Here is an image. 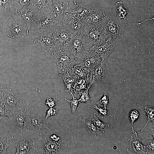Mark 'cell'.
Returning a JSON list of instances; mask_svg holds the SVG:
<instances>
[{"label":"cell","mask_w":154,"mask_h":154,"mask_svg":"<svg viewBox=\"0 0 154 154\" xmlns=\"http://www.w3.org/2000/svg\"><path fill=\"white\" fill-rule=\"evenodd\" d=\"M38 154H68L73 149L55 141L45 135H38L35 138L32 148Z\"/></svg>","instance_id":"1"},{"label":"cell","mask_w":154,"mask_h":154,"mask_svg":"<svg viewBox=\"0 0 154 154\" xmlns=\"http://www.w3.org/2000/svg\"><path fill=\"white\" fill-rule=\"evenodd\" d=\"M3 98L9 111L26 112L28 110V102L14 89L5 88Z\"/></svg>","instance_id":"2"},{"label":"cell","mask_w":154,"mask_h":154,"mask_svg":"<svg viewBox=\"0 0 154 154\" xmlns=\"http://www.w3.org/2000/svg\"><path fill=\"white\" fill-rule=\"evenodd\" d=\"M52 55L55 58L59 75L67 73L77 64L74 56L68 48L56 49Z\"/></svg>","instance_id":"3"},{"label":"cell","mask_w":154,"mask_h":154,"mask_svg":"<svg viewBox=\"0 0 154 154\" xmlns=\"http://www.w3.org/2000/svg\"><path fill=\"white\" fill-rule=\"evenodd\" d=\"M82 36L90 48L104 41L108 37L102 25L98 24L85 25Z\"/></svg>","instance_id":"4"},{"label":"cell","mask_w":154,"mask_h":154,"mask_svg":"<svg viewBox=\"0 0 154 154\" xmlns=\"http://www.w3.org/2000/svg\"><path fill=\"white\" fill-rule=\"evenodd\" d=\"M53 33L48 31H39L31 41L32 44L39 48L44 54L52 55L56 50Z\"/></svg>","instance_id":"5"},{"label":"cell","mask_w":154,"mask_h":154,"mask_svg":"<svg viewBox=\"0 0 154 154\" xmlns=\"http://www.w3.org/2000/svg\"><path fill=\"white\" fill-rule=\"evenodd\" d=\"M5 29L7 36L13 38L24 37L28 34L29 30L21 16L16 13L9 19Z\"/></svg>","instance_id":"6"},{"label":"cell","mask_w":154,"mask_h":154,"mask_svg":"<svg viewBox=\"0 0 154 154\" xmlns=\"http://www.w3.org/2000/svg\"><path fill=\"white\" fill-rule=\"evenodd\" d=\"M27 115V121L26 131L39 135L53 125L40 114L36 115L28 110Z\"/></svg>","instance_id":"7"},{"label":"cell","mask_w":154,"mask_h":154,"mask_svg":"<svg viewBox=\"0 0 154 154\" xmlns=\"http://www.w3.org/2000/svg\"><path fill=\"white\" fill-rule=\"evenodd\" d=\"M102 25L108 37L121 39L124 26L120 19L111 15H106L102 21Z\"/></svg>","instance_id":"8"},{"label":"cell","mask_w":154,"mask_h":154,"mask_svg":"<svg viewBox=\"0 0 154 154\" xmlns=\"http://www.w3.org/2000/svg\"><path fill=\"white\" fill-rule=\"evenodd\" d=\"M68 48L74 56L78 64L83 61L87 51L90 47L84 37L78 35L73 38Z\"/></svg>","instance_id":"9"},{"label":"cell","mask_w":154,"mask_h":154,"mask_svg":"<svg viewBox=\"0 0 154 154\" xmlns=\"http://www.w3.org/2000/svg\"><path fill=\"white\" fill-rule=\"evenodd\" d=\"M61 23L73 36L82 35L85 25L82 21L75 17L70 11L63 15Z\"/></svg>","instance_id":"10"},{"label":"cell","mask_w":154,"mask_h":154,"mask_svg":"<svg viewBox=\"0 0 154 154\" xmlns=\"http://www.w3.org/2000/svg\"><path fill=\"white\" fill-rule=\"evenodd\" d=\"M119 40L108 37L104 41L89 49L92 50L102 60L106 62L111 53L117 47Z\"/></svg>","instance_id":"11"},{"label":"cell","mask_w":154,"mask_h":154,"mask_svg":"<svg viewBox=\"0 0 154 154\" xmlns=\"http://www.w3.org/2000/svg\"><path fill=\"white\" fill-rule=\"evenodd\" d=\"M74 37L63 26L58 29L53 33V42L56 49L68 48Z\"/></svg>","instance_id":"12"},{"label":"cell","mask_w":154,"mask_h":154,"mask_svg":"<svg viewBox=\"0 0 154 154\" xmlns=\"http://www.w3.org/2000/svg\"><path fill=\"white\" fill-rule=\"evenodd\" d=\"M31 5L36 11L39 19L54 16L52 0H31Z\"/></svg>","instance_id":"13"},{"label":"cell","mask_w":154,"mask_h":154,"mask_svg":"<svg viewBox=\"0 0 154 154\" xmlns=\"http://www.w3.org/2000/svg\"><path fill=\"white\" fill-rule=\"evenodd\" d=\"M34 26L39 31H48L54 33L63 25L54 16H50L39 19Z\"/></svg>","instance_id":"14"},{"label":"cell","mask_w":154,"mask_h":154,"mask_svg":"<svg viewBox=\"0 0 154 154\" xmlns=\"http://www.w3.org/2000/svg\"><path fill=\"white\" fill-rule=\"evenodd\" d=\"M106 62L104 60H102L100 64L89 71L88 80L90 87L94 83L104 79L106 73Z\"/></svg>","instance_id":"15"},{"label":"cell","mask_w":154,"mask_h":154,"mask_svg":"<svg viewBox=\"0 0 154 154\" xmlns=\"http://www.w3.org/2000/svg\"><path fill=\"white\" fill-rule=\"evenodd\" d=\"M15 13L18 14L21 16L29 29L31 26L35 25L39 19L36 11L31 5L15 11Z\"/></svg>","instance_id":"16"},{"label":"cell","mask_w":154,"mask_h":154,"mask_svg":"<svg viewBox=\"0 0 154 154\" xmlns=\"http://www.w3.org/2000/svg\"><path fill=\"white\" fill-rule=\"evenodd\" d=\"M34 143L35 138L31 137L15 139L13 145L17 149L15 154H27L29 150L32 148Z\"/></svg>","instance_id":"17"},{"label":"cell","mask_w":154,"mask_h":154,"mask_svg":"<svg viewBox=\"0 0 154 154\" xmlns=\"http://www.w3.org/2000/svg\"><path fill=\"white\" fill-rule=\"evenodd\" d=\"M52 1L53 11L54 17L61 23L63 15L70 12L71 10L67 2L62 0H52Z\"/></svg>","instance_id":"18"},{"label":"cell","mask_w":154,"mask_h":154,"mask_svg":"<svg viewBox=\"0 0 154 154\" xmlns=\"http://www.w3.org/2000/svg\"><path fill=\"white\" fill-rule=\"evenodd\" d=\"M102 60L92 50L89 49L83 61L78 64L90 71L100 64Z\"/></svg>","instance_id":"19"},{"label":"cell","mask_w":154,"mask_h":154,"mask_svg":"<svg viewBox=\"0 0 154 154\" xmlns=\"http://www.w3.org/2000/svg\"><path fill=\"white\" fill-rule=\"evenodd\" d=\"M129 149L134 153L146 154L148 151L146 150L145 146L143 145L140 137L138 136L135 132L133 133L129 140Z\"/></svg>","instance_id":"20"},{"label":"cell","mask_w":154,"mask_h":154,"mask_svg":"<svg viewBox=\"0 0 154 154\" xmlns=\"http://www.w3.org/2000/svg\"><path fill=\"white\" fill-rule=\"evenodd\" d=\"M27 111L11 112L12 114L13 121L15 125L21 131H26L27 129Z\"/></svg>","instance_id":"21"},{"label":"cell","mask_w":154,"mask_h":154,"mask_svg":"<svg viewBox=\"0 0 154 154\" xmlns=\"http://www.w3.org/2000/svg\"><path fill=\"white\" fill-rule=\"evenodd\" d=\"M106 16L104 12L93 9L82 21L85 25L98 24L102 25V21Z\"/></svg>","instance_id":"22"},{"label":"cell","mask_w":154,"mask_h":154,"mask_svg":"<svg viewBox=\"0 0 154 154\" xmlns=\"http://www.w3.org/2000/svg\"><path fill=\"white\" fill-rule=\"evenodd\" d=\"M76 80L80 78H88L89 75V70L79 64L75 65L67 72Z\"/></svg>","instance_id":"23"},{"label":"cell","mask_w":154,"mask_h":154,"mask_svg":"<svg viewBox=\"0 0 154 154\" xmlns=\"http://www.w3.org/2000/svg\"><path fill=\"white\" fill-rule=\"evenodd\" d=\"M93 9L90 7L81 3L77 8L71 10L70 12L75 17L82 21Z\"/></svg>","instance_id":"24"},{"label":"cell","mask_w":154,"mask_h":154,"mask_svg":"<svg viewBox=\"0 0 154 154\" xmlns=\"http://www.w3.org/2000/svg\"><path fill=\"white\" fill-rule=\"evenodd\" d=\"M14 140L13 137L9 134L0 136V154H7V148L13 145Z\"/></svg>","instance_id":"25"},{"label":"cell","mask_w":154,"mask_h":154,"mask_svg":"<svg viewBox=\"0 0 154 154\" xmlns=\"http://www.w3.org/2000/svg\"><path fill=\"white\" fill-rule=\"evenodd\" d=\"M60 75L64 81L65 91L68 94L71 95L73 93V87L76 79L68 73Z\"/></svg>","instance_id":"26"},{"label":"cell","mask_w":154,"mask_h":154,"mask_svg":"<svg viewBox=\"0 0 154 154\" xmlns=\"http://www.w3.org/2000/svg\"><path fill=\"white\" fill-rule=\"evenodd\" d=\"M79 119L85 127L90 135L95 137L100 133V131L88 119H85L81 116L79 117Z\"/></svg>","instance_id":"27"},{"label":"cell","mask_w":154,"mask_h":154,"mask_svg":"<svg viewBox=\"0 0 154 154\" xmlns=\"http://www.w3.org/2000/svg\"><path fill=\"white\" fill-rule=\"evenodd\" d=\"M88 78L76 80L73 87V93L79 94L85 90L89 89Z\"/></svg>","instance_id":"28"},{"label":"cell","mask_w":154,"mask_h":154,"mask_svg":"<svg viewBox=\"0 0 154 154\" xmlns=\"http://www.w3.org/2000/svg\"><path fill=\"white\" fill-rule=\"evenodd\" d=\"M116 6L117 12V18L119 19H123L125 25L127 26L126 20H128V19L127 18L126 15L129 13L127 8L123 5L122 2L121 1H118L116 3Z\"/></svg>","instance_id":"29"},{"label":"cell","mask_w":154,"mask_h":154,"mask_svg":"<svg viewBox=\"0 0 154 154\" xmlns=\"http://www.w3.org/2000/svg\"><path fill=\"white\" fill-rule=\"evenodd\" d=\"M91 121L100 131H103L108 127L110 125L100 120L96 115V113L92 114L88 119Z\"/></svg>","instance_id":"30"},{"label":"cell","mask_w":154,"mask_h":154,"mask_svg":"<svg viewBox=\"0 0 154 154\" xmlns=\"http://www.w3.org/2000/svg\"><path fill=\"white\" fill-rule=\"evenodd\" d=\"M15 12L29 6L31 0H13Z\"/></svg>","instance_id":"31"},{"label":"cell","mask_w":154,"mask_h":154,"mask_svg":"<svg viewBox=\"0 0 154 154\" xmlns=\"http://www.w3.org/2000/svg\"><path fill=\"white\" fill-rule=\"evenodd\" d=\"M145 111L146 113V118L147 119V122L143 128L138 133L142 131L145 128L148 123L152 122L154 123V108L152 106H146L145 108Z\"/></svg>","instance_id":"32"},{"label":"cell","mask_w":154,"mask_h":154,"mask_svg":"<svg viewBox=\"0 0 154 154\" xmlns=\"http://www.w3.org/2000/svg\"><path fill=\"white\" fill-rule=\"evenodd\" d=\"M9 112L5 106L3 100L0 101V122L9 117Z\"/></svg>","instance_id":"33"},{"label":"cell","mask_w":154,"mask_h":154,"mask_svg":"<svg viewBox=\"0 0 154 154\" xmlns=\"http://www.w3.org/2000/svg\"><path fill=\"white\" fill-rule=\"evenodd\" d=\"M89 89H86L79 94L80 96V98L78 99L79 104L81 103L89 104L91 101L92 98L88 93Z\"/></svg>","instance_id":"34"},{"label":"cell","mask_w":154,"mask_h":154,"mask_svg":"<svg viewBox=\"0 0 154 154\" xmlns=\"http://www.w3.org/2000/svg\"><path fill=\"white\" fill-rule=\"evenodd\" d=\"M139 114L137 111L136 110H131L129 113L128 117L131 124L132 131L133 133L135 132L133 128V124L138 118Z\"/></svg>","instance_id":"35"},{"label":"cell","mask_w":154,"mask_h":154,"mask_svg":"<svg viewBox=\"0 0 154 154\" xmlns=\"http://www.w3.org/2000/svg\"><path fill=\"white\" fill-rule=\"evenodd\" d=\"M71 95L72 97V100H69L66 98H65V99L70 105L72 113L74 114L76 112V108L79 103L78 100L74 96L73 93Z\"/></svg>","instance_id":"36"},{"label":"cell","mask_w":154,"mask_h":154,"mask_svg":"<svg viewBox=\"0 0 154 154\" xmlns=\"http://www.w3.org/2000/svg\"><path fill=\"white\" fill-rule=\"evenodd\" d=\"M108 95L106 91L104 92V94L100 100L97 103V105L99 106L101 104L104 106V108L106 109V107L109 104Z\"/></svg>","instance_id":"37"},{"label":"cell","mask_w":154,"mask_h":154,"mask_svg":"<svg viewBox=\"0 0 154 154\" xmlns=\"http://www.w3.org/2000/svg\"><path fill=\"white\" fill-rule=\"evenodd\" d=\"M12 0H0V6H3L5 9L4 11L7 10H13L15 9L14 7L11 3Z\"/></svg>","instance_id":"38"},{"label":"cell","mask_w":154,"mask_h":154,"mask_svg":"<svg viewBox=\"0 0 154 154\" xmlns=\"http://www.w3.org/2000/svg\"><path fill=\"white\" fill-rule=\"evenodd\" d=\"M58 103L59 102L55 98L46 97V101L44 102V105L46 107L52 108L58 104Z\"/></svg>","instance_id":"39"},{"label":"cell","mask_w":154,"mask_h":154,"mask_svg":"<svg viewBox=\"0 0 154 154\" xmlns=\"http://www.w3.org/2000/svg\"><path fill=\"white\" fill-rule=\"evenodd\" d=\"M92 107L95 109L99 113L98 116L102 115L104 116H107L109 114V111L107 109H104V108L100 107L96 104L93 105Z\"/></svg>","instance_id":"40"},{"label":"cell","mask_w":154,"mask_h":154,"mask_svg":"<svg viewBox=\"0 0 154 154\" xmlns=\"http://www.w3.org/2000/svg\"><path fill=\"white\" fill-rule=\"evenodd\" d=\"M58 111V110L54 108H50L46 112L45 118L47 119L48 117L50 116L56 115Z\"/></svg>","instance_id":"41"},{"label":"cell","mask_w":154,"mask_h":154,"mask_svg":"<svg viewBox=\"0 0 154 154\" xmlns=\"http://www.w3.org/2000/svg\"><path fill=\"white\" fill-rule=\"evenodd\" d=\"M154 139L153 140H149L147 142V145L145 146L146 148L149 149V152L152 153L154 152Z\"/></svg>","instance_id":"42"},{"label":"cell","mask_w":154,"mask_h":154,"mask_svg":"<svg viewBox=\"0 0 154 154\" xmlns=\"http://www.w3.org/2000/svg\"><path fill=\"white\" fill-rule=\"evenodd\" d=\"M4 88L0 85V101L3 99Z\"/></svg>","instance_id":"43"},{"label":"cell","mask_w":154,"mask_h":154,"mask_svg":"<svg viewBox=\"0 0 154 154\" xmlns=\"http://www.w3.org/2000/svg\"><path fill=\"white\" fill-rule=\"evenodd\" d=\"M150 134L152 135L154 137V129L153 128H151L150 132Z\"/></svg>","instance_id":"44"},{"label":"cell","mask_w":154,"mask_h":154,"mask_svg":"<svg viewBox=\"0 0 154 154\" xmlns=\"http://www.w3.org/2000/svg\"><path fill=\"white\" fill-rule=\"evenodd\" d=\"M2 26V25L1 23H0V32L1 31V28Z\"/></svg>","instance_id":"45"},{"label":"cell","mask_w":154,"mask_h":154,"mask_svg":"<svg viewBox=\"0 0 154 154\" xmlns=\"http://www.w3.org/2000/svg\"><path fill=\"white\" fill-rule=\"evenodd\" d=\"M74 1V3L75 5L76 4V0H72Z\"/></svg>","instance_id":"46"}]
</instances>
